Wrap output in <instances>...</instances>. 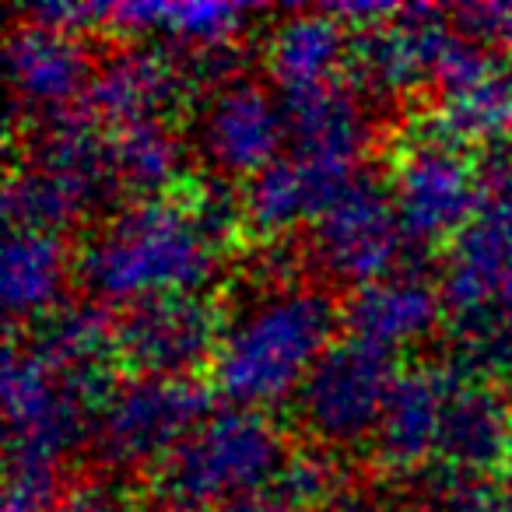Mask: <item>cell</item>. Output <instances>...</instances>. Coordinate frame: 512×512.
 <instances>
[{
	"instance_id": "1",
	"label": "cell",
	"mask_w": 512,
	"mask_h": 512,
	"mask_svg": "<svg viewBox=\"0 0 512 512\" xmlns=\"http://www.w3.org/2000/svg\"><path fill=\"white\" fill-rule=\"evenodd\" d=\"M235 228H242L239 197L221 186L130 200L81 242L74 281L85 299L106 309L197 295Z\"/></svg>"
},
{
	"instance_id": "2",
	"label": "cell",
	"mask_w": 512,
	"mask_h": 512,
	"mask_svg": "<svg viewBox=\"0 0 512 512\" xmlns=\"http://www.w3.org/2000/svg\"><path fill=\"white\" fill-rule=\"evenodd\" d=\"M344 323L334 292L316 281L264 278L221 323L211 386L235 407L264 411L295 397Z\"/></svg>"
},
{
	"instance_id": "3",
	"label": "cell",
	"mask_w": 512,
	"mask_h": 512,
	"mask_svg": "<svg viewBox=\"0 0 512 512\" xmlns=\"http://www.w3.org/2000/svg\"><path fill=\"white\" fill-rule=\"evenodd\" d=\"M292 449L264 411L225 404L211 411L148 474L155 512H214L271 488Z\"/></svg>"
},
{
	"instance_id": "4",
	"label": "cell",
	"mask_w": 512,
	"mask_h": 512,
	"mask_svg": "<svg viewBox=\"0 0 512 512\" xmlns=\"http://www.w3.org/2000/svg\"><path fill=\"white\" fill-rule=\"evenodd\" d=\"M106 390L50 369L29 344L8 337L0 393L8 425V481L64 495L60 463L81 442L88 446L95 407Z\"/></svg>"
},
{
	"instance_id": "5",
	"label": "cell",
	"mask_w": 512,
	"mask_h": 512,
	"mask_svg": "<svg viewBox=\"0 0 512 512\" xmlns=\"http://www.w3.org/2000/svg\"><path fill=\"white\" fill-rule=\"evenodd\" d=\"M211 414V393L197 379H113L92 418L88 449L113 477L155 470Z\"/></svg>"
},
{
	"instance_id": "6",
	"label": "cell",
	"mask_w": 512,
	"mask_h": 512,
	"mask_svg": "<svg viewBox=\"0 0 512 512\" xmlns=\"http://www.w3.org/2000/svg\"><path fill=\"white\" fill-rule=\"evenodd\" d=\"M400 369L393 351L341 337L320 355L295 393V418L320 449L372 442Z\"/></svg>"
},
{
	"instance_id": "7",
	"label": "cell",
	"mask_w": 512,
	"mask_h": 512,
	"mask_svg": "<svg viewBox=\"0 0 512 512\" xmlns=\"http://www.w3.org/2000/svg\"><path fill=\"white\" fill-rule=\"evenodd\" d=\"M390 197L407 242L453 239L481 207V165L428 123L400 144L390 169Z\"/></svg>"
},
{
	"instance_id": "8",
	"label": "cell",
	"mask_w": 512,
	"mask_h": 512,
	"mask_svg": "<svg viewBox=\"0 0 512 512\" xmlns=\"http://www.w3.org/2000/svg\"><path fill=\"white\" fill-rule=\"evenodd\" d=\"M404 225L390 197V183L362 169L313 221L309 260L330 285H369L404 267Z\"/></svg>"
},
{
	"instance_id": "9",
	"label": "cell",
	"mask_w": 512,
	"mask_h": 512,
	"mask_svg": "<svg viewBox=\"0 0 512 512\" xmlns=\"http://www.w3.org/2000/svg\"><path fill=\"white\" fill-rule=\"evenodd\" d=\"M288 141L285 99L249 74H232L200 92L193 148L221 183H249L281 158Z\"/></svg>"
},
{
	"instance_id": "10",
	"label": "cell",
	"mask_w": 512,
	"mask_h": 512,
	"mask_svg": "<svg viewBox=\"0 0 512 512\" xmlns=\"http://www.w3.org/2000/svg\"><path fill=\"white\" fill-rule=\"evenodd\" d=\"M225 313L204 295L134 302L116 316V365L127 376L193 379L211 365Z\"/></svg>"
},
{
	"instance_id": "11",
	"label": "cell",
	"mask_w": 512,
	"mask_h": 512,
	"mask_svg": "<svg viewBox=\"0 0 512 512\" xmlns=\"http://www.w3.org/2000/svg\"><path fill=\"white\" fill-rule=\"evenodd\" d=\"M4 60H8L11 109H15L11 123L25 120V127L78 109L99 64L81 36L36 22L11 25Z\"/></svg>"
},
{
	"instance_id": "12",
	"label": "cell",
	"mask_w": 512,
	"mask_h": 512,
	"mask_svg": "<svg viewBox=\"0 0 512 512\" xmlns=\"http://www.w3.org/2000/svg\"><path fill=\"white\" fill-rule=\"evenodd\" d=\"M193 88L176 50L162 46H127L95 64L81 109L99 127L123 130L134 123L165 120Z\"/></svg>"
},
{
	"instance_id": "13",
	"label": "cell",
	"mask_w": 512,
	"mask_h": 512,
	"mask_svg": "<svg viewBox=\"0 0 512 512\" xmlns=\"http://www.w3.org/2000/svg\"><path fill=\"white\" fill-rule=\"evenodd\" d=\"M460 376V369L432 362H414L400 369L372 435V453L379 467L390 474H414V470H425L432 456H439L442 418Z\"/></svg>"
},
{
	"instance_id": "14",
	"label": "cell",
	"mask_w": 512,
	"mask_h": 512,
	"mask_svg": "<svg viewBox=\"0 0 512 512\" xmlns=\"http://www.w3.org/2000/svg\"><path fill=\"white\" fill-rule=\"evenodd\" d=\"M285 116L292 155L341 179H355L362 172V158L372 144V127L362 95L351 85L337 81L316 92L292 95L285 99Z\"/></svg>"
},
{
	"instance_id": "15",
	"label": "cell",
	"mask_w": 512,
	"mask_h": 512,
	"mask_svg": "<svg viewBox=\"0 0 512 512\" xmlns=\"http://www.w3.org/2000/svg\"><path fill=\"white\" fill-rule=\"evenodd\" d=\"M442 313L446 306L439 285H432L418 267H397L386 278L355 288L341 306L344 330L383 351L425 341L439 327Z\"/></svg>"
},
{
	"instance_id": "16",
	"label": "cell",
	"mask_w": 512,
	"mask_h": 512,
	"mask_svg": "<svg viewBox=\"0 0 512 512\" xmlns=\"http://www.w3.org/2000/svg\"><path fill=\"white\" fill-rule=\"evenodd\" d=\"M348 183L351 179L316 169L313 162L288 151V155L274 158L267 169L256 172L249 183H242V228L253 239L278 242L295 225H309Z\"/></svg>"
},
{
	"instance_id": "17",
	"label": "cell",
	"mask_w": 512,
	"mask_h": 512,
	"mask_svg": "<svg viewBox=\"0 0 512 512\" xmlns=\"http://www.w3.org/2000/svg\"><path fill=\"white\" fill-rule=\"evenodd\" d=\"M351 57V29L323 8L288 11L264 46L267 74L281 99L306 95L341 81Z\"/></svg>"
},
{
	"instance_id": "18",
	"label": "cell",
	"mask_w": 512,
	"mask_h": 512,
	"mask_svg": "<svg viewBox=\"0 0 512 512\" xmlns=\"http://www.w3.org/2000/svg\"><path fill=\"white\" fill-rule=\"evenodd\" d=\"M512 456V397L491 379L460 376L449 393L439 463L467 474L505 467Z\"/></svg>"
},
{
	"instance_id": "19",
	"label": "cell",
	"mask_w": 512,
	"mask_h": 512,
	"mask_svg": "<svg viewBox=\"0 0 512 512\" xmlns=\"http://www.w3.org/2000/svg\"><path fill=\"white\" fill-rule=\"evenodd\" d=\"M25 341L50 369L81 379L88 386H109V365L116 362V316L92 299L60 302L50 316L32 323Z\"/></svg>"
},
{
	"instance_id": "20",
	"label": "cell",
	"mask_w": 512,
	"mask_h": 512,
	"mask_svg": "<svg viewBox=\"0 0 512 512\" xmlns=\"http://www.w3.org/2000/svg\"><path fill=\"white\" fill-rule=\"evenodd\" d=\"M74 278V256L64 235L36 228H8L4 239V313L11 330L32 327L64 302V288Z\"/></svg>"
},
{
	"instance_id": "21",
	"label": "cell",
	"mask_w": 512,
	"mask_h": 512,
	"mask_svg": "<svg viewBox=\"0 0 512 512\" xmlns=\"http://www.w3.org/2000/svg\"><path fill=\"white\" fill-rule=\"evenodd\" d=\"M260 8L249 4H214V0H190V4H109V32H158L172 43L176 53H214L235 50V39L246 29V18Z\"/></svg>"
},
{
	"instance_id": "22",
	"label": "cell",
	"mask_w": 512,
	"mask_h": 512,
	"mask_svg": "<svg viewBox=\"0 0 512 512\" xmlns=\"http://www.w3.org/2000/svg\"><path fill=\"white\" fill-rule=\"evenodd\" d=\"M113 141V169L120 179V190L141 197H162L176 193L186 169V148L179 134L165 120L134 123V127L109 130Z\"/></svg>"
},
{
	"instance_id": "23",
	"label": "cell",
	"mask_w": 512,
	"mask_h": 512,
	"mask_svg": "<svg viewBox=\"0 0 512 512\" xmlns=\"http://www.w3.org/2000/svg\"><path fill=\"white\" fill-rule=\"evenodd\" d=\"M425 123L432 130H439L442 137L456 141L460 148H470V144H488V148L512 144V74L498 67L481 85L439 102Z\"/></svg>"
},
{
	"instance_id": "24",
	"label": "cell",
	"mask_w": 512,
	"mask_h": 512,
	"mask_svg": "<svg viewBox=\"0 0 512 512\" xmlns=\"http://www.w3.org/2000/svg\"><path fill=\"white\" fill-rule=\"evenodd\" d=\"M400 512H505L502 491L484 481V474L467 470L435 467L432 474H421L414 491L407 495Z\"/></svg>"
},
{
	"instance_id": "25",
	"label": "cell",
	"mask_w": 512,
	"mask_h": 512,
	"mask_svg": "<svg viewBox=\"0 0 512 512\" xmlns=\"http://www.w3.org/2000/svg\"><path fill=\"white\" fill-rule=\"evenodd\" d=\"M57 512H155V509L134 488H127L120 477L106 474V470H95V474L74 477V481L64 484Z\"/></svg>"
},
{
	"instance_id": "26",
	"label": "cell",
	"mask_w": 512,
	"mask_h": 512,
	"mask_svg": "<svg viewBox=\"0 0 512 512\" xmlns=\"http://www.w3.org/2000/svg\"><path fill=\"white\" fill-rule=\"evenodd\" d=\"M449 22L484 50L512 46V4H460L449 11Z\"/></svg>"
},
{
	"instance_id": "27",
	"label": "cell",
	"mask_w": 512,
	"mask_h": 512,
	"mask_svg": "<svg viewBox=\"0 0 512 512\" xmlns=\"http://www.w3.org/2000/svg\"><path fill=\"white\" fill-rule=\"evenodd\" d=\"M225 512H309V509H302L299 502L281 495V491L271 484V488L256 491V495H246V498H239V502H232Z\"/></svg>"
},
{
	"instance_id": "28",
	"label": "cell",
	"mask_w": 512,
	"mask_h": 512,
	"mask_svg": "<svg viewBox=\"0 0 512 512\" xmlns=\"http://www.w3.org/2000/svg\"><path fill=\"white\" fill-rule=\"evenodd\" d=\"M57 502L60 498L22 488V484H8V491H4V512H57Z\"/></svg>"
},
{
	"instance_id": "29",
	"label": "cell",
	"mask_w": 512,
	"mask_h": 512,
	"mask_svg": "<svg viewBox=\"0 0 512 512\" xmlns=\"http://www.w3.org/2000/svg\"><path fill=\"white\" fill-rule=\"evenodd\" d=\"M498 491H502V509L512 512V456L502 467V484H498Z\"/></svg>"
}]
</instances>
